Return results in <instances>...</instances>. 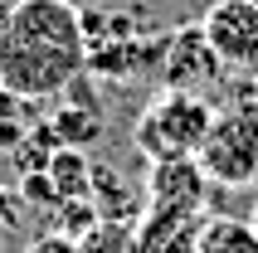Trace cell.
<instances>
[{
	"label": "cell",
	"instance_id": "6da1fadb",
	"mask_svg": "<svg viewBox=\"0 0 258 253\" xmlns=\"http://www.w3.org/2000/svg\"><path fill=\"white\" fill-rule=\"evenodd\" d=\"M88 29L73 0H15L0 25V88L20 98H63L88 69Z\"/></svg>",
	"mask_w": 258,
	"mask_h": 253
},
{
	"label": "cell",
	"instance_id": "7a4b0ae2",
	"mask_svg": "<svg viewBox=\"0 0 258 253\" xmlns=\"http://www.w3.org/2000/svg\"><path fill=\"white\" fill-rule=\"evenodd\" d=\"M210 122H215V107L205 98L166 88L142 107V117L132 126V141L146 161H185V156H200Z\"/></svg>",
	"mask_w": 258,
	"mask_h": 253
},
{
	"label": "cell",
	"instance_id": "3957f363",
	"mask_svg": "<svg viewBox=\"0 0 258 253\" xmlns=\"http://www.w3.org/2000/svg\"><path fill=\"white\" fill-rule=\"evenodd\" d=\"M200 170L210 185L244 190L258 180V107H224L210 122V137L200 146Z\"/></svg>",
	"mask_w": 258,
	"mask_h": 253
},
{
	"label": "cell",
	"instance_id": "277c9868",
	"mask_svg": "<svg viewBox=\"0 0 258 253\" xmlns=\"http://www.w3.org/2000/svg\"><path fill=\"white\" fill-rule=\"evenodd\" d=\"M156 78L166 88H175V93H195V98H205L210 88L224 83V64H219V54L210 49L200 20H195V25H180L175 34H166Z\"/></svg>",
	"mask_w": 258,
	"mask_h": 253
},
{
	"label": "cell",
	"instance_id": "5b68a950",
	"mask_svg": "<svg viewBox=\"0 0 258 253\" xmlns=\"http://www.w3.org/2000/svg\"><path fill=\"white\" fill-rule=\"evenodd\" d=\"M200 29L224 69H258V5L253 0H215L200 15Z\"/></svg>",
	"mask_w": 258,
	"mask_h": 253
},
{
	"label": "cell",
	"instance_id": "8992f818",
	"mask_svg": "<svg viewBox=\"0 0 258 253\" xmlns=\"http://www.w3.org/2000/svg\"><path fill=\"white\" fill-rule=\"evenodd\" d=\"M210 195V175L195 156L185 161H151L146 175V214H200Z\"/></svg>",
	"mask_w": 258,
	"mask_h": 253
},
{
	"label": "cell",
	"instance_id": "52a82bcc",
	"mask_svg": "<svg viewBox=\"0 0 258 253\" xmlns=\"http://www.w3.org/2000/svg\"><path fill=\"white\" fill-rule=\"evenodd\" d=\"M93 205H98V214L112 219V224H132V219L146 214V210H137V190H132L107 161H93ZM132 229H137V224H132Z\"/></svg>",
	"mask_w": 258,
	"mask_h": 253
},
{
	"label": "cell",
	"instance_id": "ba28073f",
	"mask_svg": "<svg viewBox=\"0 0 258 253\" xmlns=\"http://www.w3.org/2000/svg\"><path fill=\"white\" fill-rule=\"evenodd\" d=\"M49 180L58 190V205L63 200H93V156L73 151V146H58L49 156Z\"/></svg>",
	"mask_w": 258,
	"mask_h": 253
},
{
	"label": "cell",
	"instance_id": "9c48e42d",
	"mask_svg": "<svg viewBox=\"0 0 258 253\" xmlns=\"http://www.w3.org/2000/svg\"><path fill=\"white\" fill-rule=\"evenodd\" d=\"M195 253H258V234L248 219H205L200 224V239H195Z\"/></svg>",
	"mask_w": 258,
	"mask_h": 253
},
{
	"label": "cell",
	"instance_id": "30bf717a",
	"mask_svg": "<svg viewBox=\"0 0 258 253\" xmlns=\"http://www.w3.org/2000/svg\"><path fill=\"white\" fill-rule=\"evenodd\" d=\"M34 126H39V102L0 88V151H15Z\"/></svg>",
	"mask_w": 258,
	"mask_h": 253
},
{
	"label": "cell",
	"instance_id": "8fae6325",
	"mask_svg": "<svg viewBox=\"0 0 258 253\" xmlns=\"http://www.w3.org/2000/svg\"><path fill=\"white\" fill-rule=\"evenodd\" d=\"M98 224H102V214H98L93 200H63V205H58V219H54V234H63V239H88Z\"/></svg>",
	"mask_w": 258,
	"mask_h": 253
},
{
	"label": "cell",
	"instance_id": "7c38bea8",
	"mask_svg": "<svg viewBox=\"0 0 258 253\" xmlns=\"http://www.w3.org/2000/svg\"><path fill=\"white\" fill-rule=\"evenodd\" d=\"M78 248H83V253H137V229L102 219L88 239H78Z\"/></svg>",
	"mask_w": 258,
	"mask_h": 253
},
{
	"label": "cell",
	"instance_id": "4fadbf2b",
	"mask_svg": "<svg viewBox=\"0 0 258 253\" xmlns=\"http://www.w3.org/2000/svg\"><path fill=\"white\" fill-rule=\"evenodd\" d=\"M20 200L34 205V210H58V190H54V180H49V166L20 175Z\"/></svg>",
	"mask_w": 258,
	"mask_h": 253
},
{
	"label": "cell",
	"instance_id": "5bb4252c",
	"mask_svg": "<svg viewBox=\"0 0 258 253\" xmlns=\"http://www.w3.org/2000/svg\"><path fill=\"white\" fill-rule=\"evenodd\" d=\"M25 253H83V248H78V239H63V234H54V229H49V234H39Z\"/></svg>",
	"mask_w": 258,
	"mask_h": 253
},
{
	"label": "cell",
	"instance_id": "9a60e30c",
	"mask_svg": "<svg viewBox=\"0 0 258 253\" xmlns=\"http://www.w3.org/2000/svg\"><path fill=\"white\" fill-rule=\"evenodd\" d=\"M15 205H20V195L0 190V229H15Z\"/></svg>",
	"mask_w": 258,
	"mask_h": 253
},
{
	"label": "cell",
	"instance_id": "2e32d148",
	"mask_svg": "<svg viewBox=\"0 0 258 253\" xmlns=\"http://www.w3.org/2000/svg\"><path fill=\"white\" fill-rule=\"evenodd\" d=\"M248 224H253V234H258V195H253V214H248Z\"/></svg>",
	"mask_w": 258,
	"mask_h": 253
},
{
	"label": "cell",
	"instance_id": "e0dca14e",
	"mask_svg": "<svg viewBox=\"0 0 258 253\" xmlns=\"http://www.w3.org/2000/svg\"><path fill=\"white\" fill-rule=\"evenodd\" d=\"M10 5H15V0H0V25H5V15H10Z\"/></svg>",
	"mask_w": 258,
	"mask_h": 253
},
{
	"label": "cell",
	"instance_id": "ac0fdd59",
	"mask_svg": "<svg viewBox=\"0 0 258 253\" xmlns=\"http://www.w3.org/2000/svg\"><path fill=\"white\" fill-rule=\"evenodd\" d=\"M0 253H10V243H5V229H0Z\"/></svg>",
	"mask_w": 258,
	"mask_h": 253
},
{
	"label": "cell",
	"instance_id": "d6986e66",
	"mask_svg": "<svg viewBox=\"0 0 258 253\" xmlns=\"http://www.w3.org/2000/svg\"><path fill=\"white\" fill-rule=\"evenodd\" d=\"M253 5H258V0H253Z\"/></svg>",
	"mask_w": 258,
	"mask_h": 253
}]
</instances>
